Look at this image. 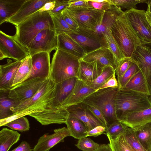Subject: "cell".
<instances>
[{"label": "cell", "instance_id": "cell-59", "mask_svg": "<svg viewBox=\"0 0 151 151\" xmlns=\"http://www.w3.org/2000/svg\"></svg>", "mask_w": 151, "mask_h": 151}, {"label": "cell", "instance_id": "cell-29", "mask_svg": "<svg viewBox=\"0 0 151 151\" xmlns=\"http://www.w3.org/2000/svg\"><path fill=\"white\" fill-rule=\"evenodd\" d=\"M9 90H0V120L13 115L11 110L20 104L9 97Z\"/></svg>", "mask_w": 151, "mask_h": 151}, {"label": "cell", "instance_id": "cell-21", "mask_svg": "<svg viewBox=\"0 0 151 151\" xmlns=\"http://www.w3.org/2000/svg\"><path fill=\"white\" fill-rule=\"evenodd\" d=\"M118 120L131 128L145 125L151 122V107L124 114L120 116Z\"/></svg>", "mask_w": 151, "mask_h": 151}, {"label": "cell", "instance_id": "cell-8", "mask_svg": "<svg viewBox=\"0 0 151 151\" xmlns=\"http://www.w3.org/2000/svg\"><path fill=\"white\" fill-rule=\"evenodd\" d=\"M29 51L22 45L14 35H8L0 31V60L6 58L22 61L29 56Z\"/></svg>", "mask_w": 151, "mask_h": 151}, {"label": "cell", "instance_id": "cell-41", "mask_svg": "<svg viewBox=\"0 0 151 151\" xmlns=\"http://www.w3.org/2000/svg\"><path fill=\"white\" fill-rule=\"evenodd\" d=\"M112 5L120 8L121 9L129 10L132 9H137L136 5L140 3H147L148 0H109ZM126 11V10H125Z\"/></svg>", "mask_w": 151, "mask_h": 151}, {"label": "cell", "instance_id": "cell-26", "mask_svg": "<svg viewBox=\"0 0 151 151\" xmlns=\"http://www.w3.org/2000/svg\"><path fill=\"white\" fill-rule=\"evenodd\" d=\"M121 89L132 91L148 96L151 95L147 81L140 69Z\"/></svg>", "mask_w": 151, "mask_h": 151}, {"label": "cell", "instance_id": "cell-55", "mask_svg": "<svg viewBox=\"0 0 151 151\" xmlns=\"http://www.w3.org/2000/svg\"><path fill=\"white\" fill-rule=\"evenodd\" d=\"M145 15L151 27V13L150 12L148 7L147 8V11H146Z\"/></svg>", "mask_w": 151, "mask_h": 151}, {"label": "cell", "instance_id": "cell-11", "mask_svg": "<svg viewBox=\"0 0 151 151\" xmlns=\"http://www.w3.org/2000/svg\"><path fill=\"white\" fill-rule=\"evenodd\" d=\"M58 48V35L55 31L45 29L39 32L32 41L28 47L29 56L36 53L47 52L50 53Z\"/></svg>", "mask_w": 151, "mask_h": 151}, {"label": "cell", "instance_id": "cell-25", "mask_svg": "<svg viewBox=\"0 0 151 151\" xmlns=\"http://www.w3.org/2000/svg\"><path fill=\"white\" fill-rule=\"evenodd\" d=\"M78 79L76 77H73L56 84L55 97L52 106H62L63 102L70 93Z\"/></svg>", "mask_w": 151, "mask_h": 151}, {"label": "cell", "instance_id": "cell-14", "mask_svg": "<svg viewBox=\"0 0 151 151\" xmlns=\"http://www.w3.org/2000/svg\"><path fill=\"white\" fill-rule=\"evenodd\" d=\"M42 125H47L51 124H65L69 113L66 108L63 106L53 107L47 106L42 111L29 115Z\"/></svg>", "mask_w": 151, "mask_h": 151}, {"label": "cell", "instance_id": "cell-6", "mask_svg": "<svg viewBox=\"0 0 151 151\" xmlns=\"http://www.w3.org/2000/svg\"><path fill=\"white\" fill-rule=\"evenodd\" d=\"M115 106L118 119L124 114L151 107V101L148 96L119 88L116 97Z\"/></svg>", "mask_w": 151, "mask_h": 151}, {"label": "cell", "instance_id": "cell-35", "mask_svg": "<svg viewBox=\"0 0 151 151\" xmlns=\"http://www.w3.org/2000/svg\"><path fill=\"white\" fill-rule=\"evenodd\" d=\"M106 135L112 151H137L126 141L123 134L115 138Z\"/></svg>", "mask_w": 151, "mask_h": 151}, {"label": "cell", "instance_id": "cell-50", "mask_svg": "<svg viewBox=\"0 0 151 151\" xmlns=\"http://www.w3.org/2000/svg\"><path fill=\"white\" fill-rule=\"evenodd\" d=\"M63 17L66 22L70 26L77 29L78 24L74 19L68 13L65 9L61 12Z\"/></svg>", "mask_w": 151, "mask_h": 151}, {"label": "cell", "instance_id": "cell-47", "mask_svg": "<svg viewBox=\"0 0 151 151\" xmlns=\"http://www.w3.org/2000/svg\"><path fill=\"white\" fill-rule=\"evenodd\" d=\"M69 5V0H55V5L54 9L50 12L54 13H61Z\"/></svg>", "mask_w": 151, "mask_h": 151}, {"label": "cell", "instance_id": "cell-44", "mask_svg": "<svg viewBox=\"0 0 151 151\" xmlns=\"http://www.w3.org/2000/svg\"><path fill=\"white\" fill-rule=\"evenodd\" d=\"M133 62L129 58H124L119 61L115 69L117 78L122 77L129 68Z\"/></svg>", "mask_w": 151, "mask_h": 151}, {"label": "cell", "instance_id": "cell-27", "mask_svg": "<svg viewBox=\"0 0 151 151\" xmlns=\"http://www.w3.org/2000/svg\"><path fill=\"white\" fill-rule=\"evenodd\" d=\"M26 0H0V25L15 14Z\"/></svg>", "mask_w": 151, "mask_h": 151}, {"label": "cell", "instance_id": "cell-57", "mask_svg": "<svg viewBox=\"0 0 151 151\" xmlns=\"http://www.w3.org/2000/svg\"><path fill=\"white\" fill-rule=\"evenodd\" d=\"M150 99L151 101V95L150 96Z\"/></svg>", "mask_w": 151, "mask_h": 151}, {"label": "cell", "instance_id": "cell-10", "mask_svg": "<svg viewBox=\"0 0 151 151\" xmlns=\"http://www.w3.org/2000/svg\"><path fill=\"white\" fill-rule=\"evenodd\" d=\"M124 12L141 42L151 44V27L147 19L146 11L132 9Z\"/></svg>", "mask_w": 151, "mask_h": 151}, {"label": "cell", "instance_id": "cell-58", "mask_svg": "<svg viewBox=\"0 0 151 151\" xmlns=\"http://www.w3.org/2000/svg\"><path fill=\"white\" fill-rule=\"evenodd\" d=\"M148 151H151V149H150Z\"/></svg>", "mask_w": 151, "mask_h": 151}, {"label": "cell", "instance_id": "cell-45", "mask_svg": "<svg viewBox=\"0 0 151 151\" xmlns=\"http://www.w3.org/2000/svg\"><path fill=\"white\" fill-rule=\"evenodd\" d=\"M87 6L98 10L105 12L110 9L111 5L109 0H104L101 2L94 0H87Z\"/></svg>", "mask_w": 151, "mask_h": 151}, {"label": "cell", "instance_id": "cell-37", "mask_svg": "<svg viewBox=\"0 0 151 151\" xmlns=\"http://www.w3.org/2000/svg\"><path fill=\"white\" fill-rule=\"evenodd\" d=\"M103 36L109 48L119 63L125 57L112 34L111 28L107 29L103 34Z\"/></svg>", "mask_w": 151, "mask_h": 151}, {"label": "cell", "instance_id": "cell-53", "mask_svg": "<svg viewBox=\"0 0 151 151\" xmlns=\"http://www.w3.org/2000/svg\"><path fill=\"white\" fill-rule=\"evenodd\" d=\"M69 5L68 7H76L88 6L86 0H69Z\"/></svg>", "mask_w": 151, "mask_h": 151}, {"label": "cell", "instance_id": "cell-18", "mask_svg": "<svg viewBox=\"0 0 151 151\" xmlns=\"http://www.w3.org/2000/svg\"><path fill=\"white\" fill-rule=\"evenodd\" d=\"M53 134L45 133L40 137L33 151H49L58 143L63 142L66 137L70 136V132L65 127L55 129Z\"/></svg>", "mask_w": 151, "mask_h": 151}, {"label": "cell", "instance_id": "cell-34", "mask_svg": "<svg viewBox=\"0 0 151 151\" xmlns=\"http://www.w3.org/2000/svg\"><path fill=\"white\" fill-rule=\"evenodd\" d=\"M133 129L141 144L148 151L151 149V123Z\"/></svg>", "mask_w": 151, "mask_h": 151}, {"label": "cell", "instance_id": "cell-20", "mask_svg": "<svg viewBox=\"0 0 151 151\" xmlns=\"http://www.w3.org/2000/svg\"><path fill=\"white\" fill-rule=\"evenodd\" d=\"M50 0H26L17 12L6 22L15 26L21 23L34 13L37 12Z\"/></svg>", "mask_w": 151, "mask_h": 151}, {"label": "cell", "instance_id": "cell-38", "mask_svg": "<svg viewBox=\"0 0 151 151\" xmlns=\"http://www.w3.org/2000/svg\"><path fill=\"white\" fill-rule=\"evenodd\" d=\"M123 135L126 141L137 151H148L141 144L133 128L128 127Z\"/></svg>", "mask_w": 151, "mask_h": 151}, {"label": "cell", "instance_id": "cell-13", "mask_svg": "<svg viewBox=\"0 0 151 151\" xmlns=\"http://www.w3.org/2000/svg\"><path fill=\"white\" fill-rule=\"evenodd\" d=\"M129 58L137 64L143 73L151 93V44L142 42Z\"/></svg>", "mask_w": 151, "mask_h": 151}, {"label": "cell", "instance_id": "cell-12", "mask_svg": "<svg viewBox=\"0 0 151 151\" xmlns=\"http://www.w3.org/2000/svg\"><path fill=\"white\" fill-rule=\"evenodd\" d=\"M124 12L115 6L112 5L111 8L106 11L101 24L94 29L89 30L78 28L77 30L95 38L108 45L103 34L106 30L111 28L118 17Z\"/></svg>", "mask_w": 151, "mask_h": 151}, {"label": "cell", "instance_id": "cell-43", "mask_svg": "<svg viewBox=\"0 0 151 151\" xmlns=\"http://www.w3.org/2000/svg\"><path fill=\"white\" fill-rule=\"evenodd\" d=\"M75 145L79 149L83 151H93L99 146L98 143L87 137L79 139Z\"/></svg>", "mask_w": 151, "mask_h": 151}, {"label": "cell", "instance_id": "cell-2", "mask_svg": "<svg viewBox=\"0 0 151 151\" xmlns=\"http://www.w3.org/2000/svg\"><path fill=\"white\" fill-rule=\"evenodd\" d=\"M112 34L125 58H130L142 42L124 13L119 17L111 27Z\"/></svg>", "mask_w": 151, "mask_h": 151}, {"label": "cell", "instance_id": "cell-31", "mask_svg": "<svg viewBox=\"0 0 151 151\" xmlns=\"http://www.w3.org/2000/svg\"><path fill=\"white\" fill-rule=\"evenodd\" d=\"M65 124L70 136L78 139L86 137L88 130L84 124L78 119L69 116Z\"/></svg>", "mask_w": 151, "mask_h": 151}, {"label": "cell", "instance_id": "cell-1", "mask_svg": "<svg viewBox=\"0 0 151 151\" xmlns=\"http://www.w3.org/2000/svg\"><path fill=\"white\" fill-rule=\"evenodd\" d=\"M15 27V38L27 49L32 40L41 30L47 29L55 31L50 12L47 11H37Z\"/></svg>", "mask_w": 151, "mask_h": 151}, {"label": "cell", "instance_id": "cell-9", "mask_svg": "<svg viewBox=\"0 0 151 151\" xmlns=\"http://www.w3.org/2000/svg\"><path fill=\"white\" fill-rule=\"evenodd\" d=\"M47 79L35 77L27 80L12 87L8 96L21 104L34 96Z\"/></svg>", "mask_w": 151, "mask_h": 151}, {"label": "cell", "instance_id": "cell-4", "mask_svg": "<svg viewBox=\"0 0 151 151\" xmlns=\"http://www.w3.org/2000/svg\"><path fill=\"white\" fill-rule=\"evenodd\" d=\"M119 87L109 88L98 90L89 95L83 102L93 106L103 113L107 122L108 127L118 120L115 102Z\"/></svg>", "mask_w": 151, "mask_h": 151}, {"label": "cell", "instance_id": "cell-5", "mask_svg": "<svg viewBox=\"0 0 151 151\" xmlns=\"http://www.w3.org/2000/svg\"><path fill=\"white\" fill-rule=\"evenodd\" d=\"M56 83L53 79L48 78L37 92L30 99L26 100L11 111L13 115L22 111L37 112L40 109L52 105L55 97Z\"/></svg>", "mask_w": 151, "mask_h": 151}, {"label": "cell", "instance_id": "cell-30", "mask_svg": "<svg viewBox=\"0 0 151 151\" xmlns=\"http://www.w3.org/2000/svg\"><path fill=\"white\" fill-rule=\"evenodd\" d=\"M20 136L17 131L3 128L0 131V151H8L19 140Z\"/></svg>", "mask_w": 151, "mask_h": 151}, {"label": "cell", "instance_id": "cell-15", "mask_svg": "<svg viewBox=\"0 0 151 151\" xmlns=\"http://www.w3.org/2000/svg\"><path fill=\"white\" fill-rule=\"evenodd\" d=\"M69 116L76 118L84 124L88 131L99 126L106 128L105 124L89 110L87 105L82 102L67 108Z\"/></svg>", "mask_w": 151, "mask_h": 151}, {"label": "cell", "instance_id": "cell-19", "mask_svg": "<svg viewBox=\"0 0 151 151\" xmlns=\"http://www.w3.org/2000/svg\"><path fill=\"white\" fill-rule=\"evenodd\" d=\"M95 90L83 81L78 80L71 93L63 102L66 108L82 103Z\"/></svg>", "mask_w": 151, "mask_h": 151}, {"label": "cell", "instance_id": "cell-60", "mask_svg": "<svg viewBox=\"0 0 151 151\" xmlns=\"http://www.w3.org/2000/svg\"></svg>", "mask_w": 151, "mask_h": 151}, {"label": "cell", "instance_id": "cell-54", "mask_svg": "<svg viewBox=\"0 0 151 151\" xmlns=\"http://www.w3.org/2000/svg\"><path fill=\"white\" fill-rule=\"evenodd\" d=\"M93 151H112L109 144H104L99 145L96 149Z\"/></svg>", "mask_w": 151, "mask_h": 151}, {"label": "cell", "instance_id": "cell-42", "mask_svg": "<svg viewBox=\"0 0 151 151\" xmlns=\"http://www.w3.org/2000/svg\"><path fill=\"white\" fill-rule=\"evenodd\" d=\"M139 69L137 64L133 62L123 76L117 78L119 88H122Z\"/></svg>", "mask_w": 151, "mask_h": 151}, {"label": "cell", "instance_id": "cell-52", "mask_svg": "<svg viewBox=\"0 0 151 151\" xmlns=\"http://www.w3.org/2000/svg\"><path fill=\"white\" fill-rule=\"evenodd\" d=\"M55 0H50L38 11L40 12H50L54 9L55 5Z\"/></svg>", "mask_w": 151, "mask_h": 151}, {"label": "cell", "instance_id": "cell-32", "mask_svg": "<svg viewBox=\"0 0 151 151\" xmlns=\"http://www.w3.org/2000/svg\"><path fill=\"white\" fill-rule=\"evenodd\" d=\"M56 34H67L77 32V29L69 25L63 19L61 13L50 12Z\"/></svg>", "mask_w": 151, "mask_h": 151}, {"label": "cell", "instance_id": "cell-33", "mask_svg": "<svg viewBox=\"0 0 151 151\" xmlns=\"http://www.w3.org/2000/svg\"><path fill=\"white\" fill-rule=\"evenodd\" d=\"M32 68L31 57L29 56L22 61L17 71L12 87L27 80L30 73Z\"/></svg>", "mask_w": 151, "mask_h": 151}, {"label": "cell", "instance_id": "cell-56", "mask_svg": "<svg viewBox=\"0 0 151 151\" xmlns=\"http://www.w3.org/2000/svg\"><path fill=\"white\" fill-rule=\"evenodd\" d=\"M147 7L149 8L150 12L151 13V0H148L147 3Z\"/></svg>", "mask_w": 151, "mask_h": 151}, {"label": "cell", "instance_id": "cell-36", "mask_svg": "<svg viewBox=\"0 0 151 151\" xmlns=\"http://www.w3.org/2000/svg\"><path fill=\"white\" fill-rule=\"evenodd\" d=\"M115 72V70L113 67L111 66H107L102 69L101 74L94 80L90 82H84L94 89L96 91Z\"/></svg>", "mask_w": 151, "mask_h": 151}, {"label": "cell", "instance_id": "cell-23", "mask_svg": "<svg viewBox=\"0 0 151 151\" xmlns=\"http://www.w3.org/2000/svg\"><path fill=\"white\" fill-rule=\"evenodd\" d=\"M57 49L79 58L86 55L82 47L68 34L62 33L58 35Z\"/></svg>", "mask_w": 151, "mask_h": 151}, {"label": "cell", "instance_id": "cell-24", "mask_svg": "<svg viewBox=\"0 0 151 151\" xmlns=\"http://www.w3.org/2000/svg\"><path fill=\"white\" fill-rule=\"evenodd\" d=\"M83 48L86 54L102 47H108L101 42L79 31L68 34Z\"/></svg>", "mask_w": 151, "mask_h": 151}, {"label": "cell", "instance_id": "cell-17", "mask_svg": "<svg viewBox=\"0 0 151 151\" xmlns=\"http://www.w3.org/2000/svg\"><path fill=\"white\" fill-rule=\"evenodd\" d=\"M31 57L32 68L27 80L35 77L48 78L51 66L50 53L47 52H40Z\"/></svg>", "mask_w": 151, "mask_h": 151}, {"label": "cell", "instance_id": "cell-46", "mask_svg": "<svg viewBox=\"0 0 151 151\" xmlns=\"http://www.w3.org/2000/svg\"><path fill=\"white\" fill-rule=\"evenodd\" d=\"M118 87H119V84L117 80L116 77L115 72L109 78L95 91L105 88Z\"/></svg>", "mask_w": 151, "mask_h": 151}, {"label": "cell", "instance_id": "cell-28", "mask_svg": "<svg viewBox=\"0 0 151 151\" xmlns=\"http://www.w3.org/2000/svg\"><path fill=\"white\" fill-rule=\"evenodd\" d=\"M102 69L95 62L88 63L80 59L78 80L85 82L93 81L101 74Z\"/></svg>", "mask_w": 151, "mask_h": 151}, {"label": "cell", "instance_id": "cell-49", "mask_svg": "<svg viewBox=\"0 0 151 151\" xmlns=\"http://www.w3.org/2000/svg\"><path fill=\"white\" fill-rule=\"evenodd\" d=\"M106 128L102 126H99L91 130L88 131L86 137L89 136L96 137L102 134H106Z\"/></svg>", "mask_w": 151, "mask_h": 151}, {"label": "cell", "instance_id": "cell-3", "mask_svg": "<svg viewBox=\"0 0 151 151\" xmlns=\"http://www.w3.org/2000/svg\"><path fill=\"white\" fill-rule=\"evenodd\" d=\"M80 59L68 53L57 49L51 63L50 77L56 84L68 79L78 78Z\"/></svg>", "mask_w": 151, "mask_h": 151}, {"label": "cell", "instance_id": "cell-22", "mask_svg": "<svg viewBox=\"0 0 151 151\" xmlns=\"http://www.w3.org/2000/svg\"><path fill=\"white\" fill-rule=\"evenodd\" d=\"M22 61H13L10 59H8L6 64L0 65V90L10 89L12 87Z\"/></svg>", "mask_w": 151, "mask_h": 151}, {"label": "cell", "instance_id": "cell-16", "mask_svg": "<svg viewBox=\"0 0 151 151\" xmlns=\"http://www.w3.org/2000/svg\"><path fill=\"white\" fill-rule=\"evenodd\" d=\"M88 63L95 62L97 67L102 69L111 66L115 70L118 62L109 47H102L86 54L82 59Z\"/></svg>", "mask_w": 151, "mask_h": 151}, {"label": "cell", "instance_id": "cell-39", "mask_svg": "<svg viewBox=\"0 0 151 151\" xmlns=\"http://www.w3.org/2000/svg\"><path fill=\"white\" fill-rule=\"evenodd\" d=\"M128 127L117 120L109 124L106 128V134H108L112 138H115L124 133Z\"/></svg>", "mask_w": 151, "mask_h": 151}, {"label": "cell", "instance_id": "cell-51", "mask_svg": "<svg viewBox=\"0 0 151 151\" xmlns=\"http://www.w3.org/2000/svg\"><path fill=\"white\" fill-rule=\"evenodd\" d=\"M32 148L29 144L25 141H22L17 147L11 151H32Z\"/></svg>", "mask_w": 151, "mask_h": 151}, {"label": "cell", "instance_id": "cell-48", "mask_svg": "<svg viewBox=\"0 0 151 151\" xmlns=\"http://www.w3.org/2000/svg\"><path fill=\"white\" fill-rule=\"evenodd\" d=\"M89 110L98 119L108 127V124L102 112L94 106L90 104H86Z\"/></svg>", "mask_w": 151, "mask_h": 151}, {"label": "cell", "instance_id": "cell-7", "mask_svg": "<svg viewBox=\"0 0 151 151\" xmlns=\"http://www.w3.org/2000/svg\"><path fill=\"white\" fill-rule=\"evenodd\" d=\"M65 10L79 28L89 30L93 29L101 24L105 12L88 6L68 7Z\"/></svg>", "mask_w": 151, "mask_h": 151}, {"label": "cell", "instance_id": "cell-40", "mask_svg": "<svg viewBox=\"0 0 151 151\" xmlns=\"http://www.w3.org/2000/svg\"><path fill=\"white\" fill-rule=\"evenodd\" d=\"M4 126H7L12 130L18 131L21 132L29 130V124L28 119L23 116L7 123Z\"/></svg>", "mask_w": 151, "mask_h": 151}]
</instances>
